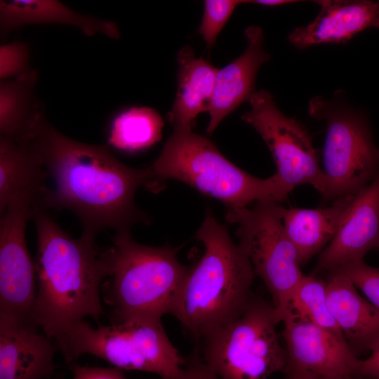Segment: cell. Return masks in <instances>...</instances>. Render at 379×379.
Instances as JSON below:
<instances>
[{"label": "cell", "mask_w": 379, "mask_h": 379, "mask_svg": "<svg viewBox=\"0 0 379 379\" xmlns=\"http://www.w3.org/2000/svg\"><path fill=\"white\" fill-rule=\"evenodd\" d=\"M47 178L53 182L42 208L74 213L83 233L95 236L105 230H130L135 224H149V216L135 203L140 187L161 189L149 167L128 166L105 145L71 139L53 127L44 116L32 137Z\"/></svg>", "instance_id": "1"}, {"label": "cell", "mask_w": 379, "mask_h": 379, "mask_svg": "<svg viewBox=\"0 0 379 379\" xmlns=\"http://www.w3.org/2000/svg\"><path fill=\"white\" fill-rule=\"evenodd\" d=\"M32 219L37 239L34 319L57 343L86 317L98 321L103 314L104 252L95 244V236L82 232L72 237L45 209H34Z\"/></svg>", "instance_id": "2"}, {"label": "cell", "mask_w": 379, "mask_h": 379, "mask_svg": "<svg viewBox=\"0 0 379 379\" xmlns=\"http://www.w3.org/2000/svg\"><path fill=\"white\" fill-rule=\"evenodd\" d=\"M204 251L190 267L171 314L197 339L236 319L251 297L252 265L226 227L207 211L196 232Z\"/></svg>", "instance_id": "3"}, {"label": "cell", "mask_w": 379, "mask_h": 379, "mask_svg": "<svg viewBox=\"0 0 379 379\" xmlns=\"http://www.w3.org/2000/svg\"><path fill=\"white\" fill-rule=\"evenodd\" d=\"M178 251L169 244H139L130 230L115 232L112 246L103 251L107 277L101 286L110 324L171 314L190 269L180 262Z\"/></svg>", "instance_id": "4"}, {"label": "cell", "mask_w": 379, "mask_h": 379, "mask_svg": "<svg viewBox=\"0 0 379 379\" xmlns=\"http://www.w3.org/2000/svg\"><path fill=\"white\" fill-rule=\"evenodd\" d=\"M149 168L159 185L167 179L180 180L221 201L227 209L247 207L253 201L279 202L288 194L277 173L265 179L248 173L192 129H174Z\"/></svg>", "instance_id": "5"}, {"label": "cell", "mask_w": 379, "mask_h": 379, "mask_svg": "<svg viewBox=\"0 0 379 379\" xmlns=\"http://www.w3.org/2000/svg\"><path fill=\"white\" fill-rule=\"evenodd\" d=\"M55 343L68 364L91 354L121 370L152 373L161 378L175 375L185 361L169 340L161 319L133 320L96 328L83 321Z\"/></svg>", "instance_id": "6"}, {"label": "cell", "mask_w": 379, "mask_h": 379, "mask_svg": "<svg viewBox=\"0 0 379 379\" xmlns=\"http://www.w3.org/2000/svg\"><path fill=\"white\" fill-rule=\"evenodd\" d=\"M274 307L252 296L234 319L204 338L201 359L220 379H268L288 365Z\"/></svg>", "instance_id": "7"}, {"label": "cell", "mask_w": 379, "mask_h": 379, "mask_svg": "<svg viewBox=\"0 0 379 379\" xmlns=\"http://www.w3.org/2000/svg\"><path fill=\"white\" fill-rule=\"evenodd\" d=\"M283 207L264 200L248 207L228 208L225 218L237 225L239 246L249 259L255 275L268 289L275 317L282 321L292 293L304 274L297 251L283 222Z\"/></svg>", "instance_id": "8"}, {"label": "cell", "mask_w": 379, "mask_h": 379, "mask_svg": "<svg viewBox=\"0 0 379 379\" xmlns=\"http://www.w3.org/2000/svg\"><path fill=\"white\" fill-rule=\"evenodd\" d=\"M310 114L326 121L324 147L326 201L356 195L379 173V149L364 120L347 107L314 98Z\"/></svg>", "instance_id": "9"}, {"label": "cell", "mask_w": 379, "mask_h": 379, "mask_svg": "<svg viewBox=\"0 0 379 379\" xmlns=\"http://www.w3.org/2000/svg\"><path fill=\"white\" fill-rule=\"evenodd\" d=\"M251 109L241 119L251 125L267 145L282 185L289 193L296 186L309 184L321 195L326 176L319 165L312 138L298 121L286 117L265 90L255 91L248 100Z\"/></svg>", "instance_id": "10"}, {"label": "cell", "mask_w": 379, "mask_h": 379, "mask_svg": "<svg viewBox=\"0 0 379 379\" xmlns=\"http://www.w3.org/2000/svg\"><path fill=\"white\" fill-rule=\"evenodd\" d=\"M33 211L31 203L18 201L1 214L0 319L35 324L36 271L25 238Z\"/></svg>", "instance_id": "11"}, {"label": "cell", "mask_w": 379, "mask_h": 379, "mask_svg": "<svg viewBox=\"0 0 379 379\" xmlns=\"http://www.w3.org/2000/svg\"><path fill=\"white\" fill-rule=\"evenodd\" d=\"M282 322L286 368L337 378L355 375L360 359L344 337L291 313H287Z\"/></svg>", "instance_id": "12"}, {"label": "cell", "mask_w": 379, "mask_h": 379, "mask_svg": "<svg viewBox=\"0 0 379 379\" xmlns=\"http://www.w3.org/2000/svg\"><path fill=\"white\" fill-rule=\"evenodd\" d=\"M375 248H379V173L355 196L312 275L363 260L366 253Z\"/></svg>", "instance_id": "13"}, {"label": "cell", "mask_w": 379, "mask_h": 379, "mask_svg": "<svg viewBox=\"0 0 379 379\" xmlns=\"http://www.w3.org/2000/svg\"><path fill=\"white\" fill-rule=\"evenodd\" d=\"M36 324L0 319V379H48L55 371V341Z\"/></svg>", "instance_id": "14"}, {"label": "cell", "mask_w": 379, "mask_h": 379, "mask_svg": "<svg viewBox=\"0 0 379 379\" xmlns=\"http://www.w3.org/2000/svg\"><path fill=\"white\" fill-rule=\"evenodd\" d=\"M244 34L247 41L244 52L216 73L206 128L209 135L228 114L248 101L255 92V80L260 67L270 60L264 48L261 27L251 25L245 29Z\"/></svg>", "instance_id": "15"}, {"label": "cell", "mask_w": 379, "mask_h": 379, "mask_svg": "<svg viewBox=\"0 0 379 379\" xmlns=\"http://www.w3.org/2000/svg\"><path fill=\"white\" fill-rule=\"evenodd\" d=\"M321 10L309 25L296 27L288 35L298 48L327 43H345L356 34L379 27V4L371 1H317Z\"/></svg>", "instance_id": "16"}, {"label": "cell", "mask_w": 379, "mask_h": 379, "mask_svg": "<svg viewBox=\"0 0 379 379\" xmlns=\"http://www.w3.org/2000/svg\"><path fill=\"white\" fill-rule=\"evenodd\" d=\"M46 173L32 138L0 136V212L19 200L42 208Z\"/></svg>", "instance_id": "17"}, {"label": "cell", "mask_w": 379, "mask_h": 379, "mask_svg": "<svg viewBox=\"0 0 379 379\" xmlns=\"http://www.w3.org/2000/svg\"><path fill=\"white\" fill-rule=\"evenodd\" d=\"M326 281L328 309L356 355L379 345V310L360 296L345 274L329 272Z\"/></svg>", "instance_id": "18"}, {"label": "cell", "mask_w": 379, "mask_h": 379, "mask_svg": "<svg viewBox=\"0 0 379 379\" xmlns=\"http://www.w3.org/2000/svg\"><path fill=\"white\" fill-rule=\"evenodd\" d=\"M55 24L80 30L88 36L97 34L117 39L120 31L111 20L80 13L56 0H1V38L13 29L28 25Z\"/></svg>", "instance_id": "19"}, {"label": "cell", "mask_w": 379, "mask_h": 379, "mask_svg": "<svg viewBox=\"0 0 379 379\" xmlns=\"http://www.w3.org/2000/svg\"><path fill=\"white\" fill-rule=\"evenodd\" d=\"M177 61L178 88L168 117L174 129H192L197 117L208 112L218 69L189 46L180 50Z\"/></svg>", "instance_id": "20"}, {"label": "cell", "mask_w": 379, "mask_h": 379, "mask_svg": "<svg viewBox=\"0 0 379 379\" xmlns=\"http://www.w3.org/2000/svg\"><path fill=\"white\" fill-rule=\"evenodd\" d=\"M356 195L338 198L326 208H283L284 225L297 251L300 265L308 261L332 240Z\"/></svg>", "instance_id": "21"}, {"label": "cell", "mask_w": 379, "mask_h": 379, "mask_svg": "<svg viewBox=\"0 0 379 379\" xmlns=\"http://www.w3.org/2000/svg\"><path fill=\"white\" fill-rule=\"evenodd\" d=\"M38 72L32 69L0 83V136L29 138L44 117L36 95Z\"/></svg>", "instance_id": "22"}, {"label": "cell", "mask_w": 379, "mask_h": 379, "mask_svg": "<svg viewBox=\"0 0 379 379\" xmlns=\"http://www.w3.org/2000/svg\"><path fill=\"white\" fill-rule=\"evenodd\" d=\"M163 126L161 115L152 108H126L117 113L109 121L108 143L125 152L142 151L159 141Z\"/></svg>", "instance_id": "23"}, {"label": "cell", "mask_w": 379, "mask_h": 379, "mask_svg": "<svg viewBox=\"0 0 379 379\" xmlns=\"http://www.w3.org/2000/svg\"><path fill=\"white\" fill-rule=\"evenodd\" d=\"M287 313L293 314L344 337L328 307L326 281L313 275H304L298 282L291 297L286 314Z\"/></svg>", "instance_id": "24"}, {"label": "cell", "mask_w": 379, "mask_h": 379, "mask_svg": "<svg viewBox=\"0 0 379 379\" xmlns=\"http://www.w3.org/2000/svg\"><path fill=\"white\" fill-rule=\"evenodd\" d=\"M248 1L239 0H206L204 1V13L199 33L206 46L211 49L216 39L240 4Z\"/></svg>", "instance_id": "25"}, {"label": "cell", "mask_w": 379, "mask_h": 379, "mask_svg": "<svg viewBox=\"0 0 379 379\" xmlns=\"http://www.w3.org/2000/svg\"><path fill=\"white\" fill-rule=\"evenodd\" d=\"M30 67V50L22 41L4 43L0 46V79L6 81L21 77Z\"/></svg>", "instance_id": "26"}, {"label": "cell", "mask_w": 379, "mask_h": 379, "mask_svg": "<svg viewBox=\"0 0 379 379\" xmlns=\"http://www.w3.org/2000/svg\"><path fill=\"white\" fill-rule=\"evenodd\" d=\"M331 271L346 275L365 294L370 302L379 310V268L371 267L364 260H359L343 265Z\"/></svg>", "instance_id": "27"}, {"label": "cell", "mask_w": 379, "mask_h": 379, "mask_svg": "<svg viewBox=\"0 0 379 379\" xmlns=\"http://www.w3.org/2000/svg\"><path fill=\"white\" fill-rule=\"evenodd\" d=\"M161 379H220L199 357L192 355L185 358L180 371L173 376Z\"/></svg>", "instance_id": "28"}, {"label": "cell", "mask_w": 379, "mask_h": 379, "mask_svg": "<svg viewBox=\"0 0 379 379\" xmlns=\"http://www.w3.org/2000/svg\"><path fill=\"white\" fill-rule=\"evenodd\" d=\"M73 379H126L122 370L117 368L81 366L76 362L69 364Z\"/></svg>", "instance_id": "29"}, {"label": "cell", "mask_w": 379, "mask_h": 379, "mask_svg": "<svg viewBox=\"0 0 379 379\" xmlns=\"http://www.w3.org/2000/svg\"><path fill=\"white\" fill-rule=\"evenodd\" d=\"M355 375L370 379H379V345L371 351L369 357L360 359Z\"/></svg>", "instance_id": "30"}, {"label": "cell", "mask_w": 379, "mask_h": 379, "mask_svg": "<svg viewBox=\"0 0 379 379\" xmlns=\"http://www.w3.org/2000/svg\"><path fill=\"white\" fill-rule=\"evenodd\" d=\"M286 373L285 379H355L351 378H337L318 375L310 371L286 368L284 371Z\"/></svg>", "instance_id": "31"}, {"label": "cell", "mask_w": 379, "mask_h": 379, "mask_svg": "<svg viewBox=\"0 0 379 379\" xmlns=\"http://www.w3.org/2000/svg\"><path fill=\"white\" fill-rule=\"evenodd\" d=\"M260 5L274 6L281 4H288L294 2V1H287V0H258L251 1Z\"/></svg>", "instance_id": "32"}, {"label": "cell", "mask_w": 379, "mask_h": 379, "mask_svg": "<svg viewBox=\"0 0 379 379\" xmlns=\"http://www.w3.org/2000/svg\"><path fill=\"white\" fill-rule=\"evenodd\" d=\"M54 379H60V378L59 376L55 378Z\"/></svg>", "instance_id": "33"}, {"label": "cell", "mask_w": 379, "mask_h": 379, "mask_svg": "<svg viewBox=\"0 0 379 379\" xmlns=\"http://www.w3.org/2000/svg\"><path fill=\"white\" fill-rule=\"evenodd\" d=\"M361 379H370V378H362V377H360Z\"/></svg>", "instance_id": "34"}, {"label": "cell", "mask_w": 379, "mask_h": 379, "mask_svg": "<svg viewBox=\"0 0 379 379\" xmlns=\"http://www.w3.org/2000/svg\"><path fill=\"white\" fill-rule=\"evenodd\" d=\"M378 3L379 4V1H378Z\"/></svg>", "instance_id": "35"}, {"label": "cell", "mask_w": 379, "mask_h": 379, "mask_svg": "<svg viewBox=\"0 0 379 379\" xmlns=\"http://www.w3.org/2000/svg\"><path fill=\"white\" fill-rule=\"evenodd\" d=\"M379 249V248H378Z\"/></svg>", "instance_id": "36"}]
</instances>
